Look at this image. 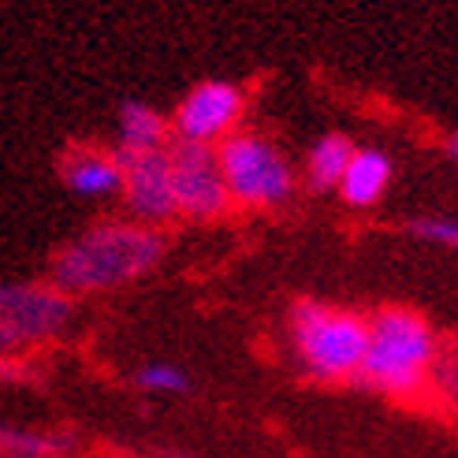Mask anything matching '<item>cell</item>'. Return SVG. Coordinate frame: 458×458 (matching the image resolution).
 Wrapping results in <instances>:
<instances>
[{"mask_svg":"<svg viewBox=\"0 0 458 458\" xmlns=\"http://www.w3.org/2000/svg\"><path fill=\"white\" fill-rule=\"evenodd\" d=\"M168 254L165 227H149L131 216H105L60 242L49 261V284L67 299L108 294L146 280Z\"/></svg>","mask_w":458,"mask_h":458,"instance_id":"cell-1","label":"cell"},{"mask_svg":"<svg viewBox=\"0 0 458 458\" xmlns=\"http://www.w3.org/2000/svg\"><path fill=\"white\" fill-rule=\"evenodd\" d=\"M365 320H369V335H365L358 380L377 395L399 403L421 399L428 392L432 361L444 351L432 320L410 306H384Z\"/></svg>","mask_w":458,"mask_h":458,"instance_id":"cell-2","label":"cell"},{"mask_svg":"<svg viewBox=\"0 0 458 458\" xmlns=\"http://www.w3.org/2000/svg\"><path fill=\"white\" fill-rule=\"evenodd\" d=\"M369 320L365 313L343 310L320 299H302L287 313V339L302 373L320 384H351L358 380V365L365 354Z\"/></svg>","mask_w":458,"mask_h":458,"instance_id":"cell-3","label":"cell"},{"mask_svg":"<svg viewBox=\"0 0 458 458\" xmlns=\"http://www.w3.org/2000/svg\"><path fill=\"white\" fill-rule=\"evenodd\" d=\"M216 165L232 209L268 213L287 205L299 191V172H294L291 157L261 131L239 127L235 134H227L216 146Z\"/></svg>","mask_w":458,"mask_h":458,"instance_id":"cell-4","label":"cell"},{"mask_svg":"<svg viewBox=\"0 0 458 458\" xmlns=\"http://www.w3.org/2000/svg\"><path fill=\"white\" fill-rule=\"evenodd\" d=\"M75 320V299L49 280L0 284V358H22L56 343Z\"/></svg>","mask_w":458,"mask_h":458,"instance_id":"cell-5","label":"cell"},{"mask_svg":"<svg viewBox=\"0 0 458 458\" xmlns=\"http://www.w3.org/2000/svg\"><path fill=\"white\" fill-rule=\"evenodd\" d=\"M246 123V89L232 79H201L168 112L172 139L220 146Z\"/></svg>","mask_w":458,"mask_h":458,"instance_id":"cell-6","label":"cell"},{"mask_svg":"<svg viewBox=\"0 0 458 458\" xmlns=\"http://www.w3.org/2000/svg\"><path fill=\"white\" fill-rule=\"evenodd\" d=\"M168 160H172V187H175L179 220L216 224L232 213V198H227L224 175L216 165V146L172 139Z\"/></svg>","mask_w":458,"mask_h":458,"instance_id":"cell-7","label":"cell"},{"mask_svg":"<svg viewBox=\"0 0 458 458\" xmlns=\"http://www.w3.org/2000/svg\"><path fill=\"white\" fill-rule=\"evenodd\" d=\"M120 160H123L120 201H123L127 216L139 224H149V227H168L172 220H179L168 149L134 153V157H120Z\"/></svg>","mask_w":458,"mask_h":458,"instance_id":"cell-8","label":"cell"},{"mask_svg":"<svg viewBox=\"0 0 458 458\" xmlns=\"http://www.w3.org/2000/svg\"><path fill=\"white\" fill-rule=\"evenodd\" d=\"M56 175H60L67 194H75L82 201H108V198H120L123 160L112 146L75 142L60 153Z\"/></svg>","mask_w":458,"mask_h":458,"instance_id":"cell-9","label":"cell"},{"mask_svg":"<svg viewBox=\"0 0 458 458\" xmlns=\"http://www.w3.org/2000/svg\"><path fill=\"white\" fill-rule=\"evenodd\" d=\"M392 182H395L392 153L380 149V146H354L347 168H343V175H339L335 194L343 198L347 209L365 213V209H377V205L387 198Z\"/></svg>","mask_w":458,"mask_h":458,"instance_id":"cell-10","label":"cell"},{"mask_svg":"<svg viewBox=\"0 0 458 458\" xmlns=\"http://www.w3.org/2000/svg\"><path fill=\"white\" fill-rule=\"evenodd\" d=\"M172 142V127H168V112H160L149 101L127 98L116 108V149L120 157L134 153H153V149H168Z\"/></svg>","mask_w":458,"mask_h":458,"instance_id":"cell-11","label":"cell"},{"mask_svg":"<svg viewBox=\"0 0 458 458\" xmlns=\"http://www.w3.org/2000/svg\"><path fill=\"white\" fill-rule=\"evenodd\" d=\"M354 139L343 131H325L320 139L306 149V160H302V179L313 194H335L339 187V175L347 168V160L354 153Z\"/></svg>","mask_w":458,"mask_h":458,"instance_id":"cell-12","label":"cell"},{"mask_svg":"<svg viewBox=\"0 0 458 458\" xmlns=\"http://www.w3.org/2000/svg\"><path fill=\"white\" fill-rule=\"evenodd\" d=\"M134 384L149 395H187L191 392V373L172 361H149L134 373Z\"/></svg>","mask_w":458,"mask_h":458,"instance_id":"cell-13","label":"cell"},{"mask_svg":"<svg viewBox=\"0 0 458 458\" xmlns=\"http://www.w3.org/2000/svg\"><path fill=\"white\" fill-rule=\"evenodd\" d=\"M406 232L425 246H440V250H454L458 246V220L451 213H425L418 220L406 224Z\"/></svg>","mask_w":458,"mask_h":458,"instance_id":"cell-14","label":"cell"},{"mask_svg":"<svg viewBox=\"0 0 458 458\" xmlns=\"http://www.w3.org/2000/svg\"><path fill=\"white\" fill-rule=\"evenodd\" d=\"M428 392H437L440 403H454L458 395V361L454 351H440L437 361H432V373H428Z\"/></svg>","mask_w":458,"mask_h":458,"instance_id":"cell-15","label":"cell"},{"mask_svg":"<svg viewBox=\"0 0 458 458\" xmlns=\"http://www.w3.org/2000/svg\"><path fill=\"white\" fill-rule=\"evenodd\" d=\"M444 149H447V160H454V157H458V153H454V149H458V139H454V134L447 139V146H444Z\"/></svg>","mask_w":458,"mask_h":458,"instance_id":"cell-16","label":"cell"}]
</instances>
